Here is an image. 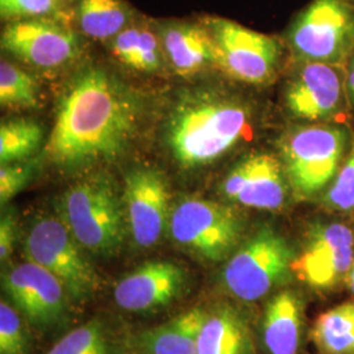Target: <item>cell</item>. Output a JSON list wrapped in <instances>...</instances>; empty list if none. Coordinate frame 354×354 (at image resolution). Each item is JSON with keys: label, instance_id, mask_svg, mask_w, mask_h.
<instances>
[{"label": "cell", "instance_id": "cell-1", "mask_svg": "<svg viewBox=\"0 0 354 354\" xmlns=\"http://www.w3.org/2000/svg\"><path fill=\"white\" fill-rule=\"evenodd\" d=\"M140 121L134 91L102 67L84 68L59 97L46 156L64 169L112 162L127 151Z\"/></svg>", "mask_w": 354, "mask_h": 354}, {"label": "cell", "instance_id": "cell-2", "mask_svg": "<svg viewBox=\"0 0 354 354\" xmlns=\"http://www.w3.org/2000/svg\"><path fill=\"white\" fill-rule=\"evenodd\" d=\"M251 111L239 99L212 89L184 93L167 121L165 140L185 169L212 165L245 138Z\"/></svg>", "mask_w": 354, "mask_h": 354}, {"label": "cell", "instance_id": "cell-3", "mask_svg": "<svg viewBox=\"0 0 354 354\" xmlns=\"http://www.w3.org/2000/svg\"><path fill=\"white\" fill-rule=\"evenodd\" d=\"M61 206L64 223L86 251L112 256L122 247L129 228L125 203L109 177L79 180L64 192Z\"/></svg>", "mask_w": 354, "mask_h": 354}, {"label": "cell", "instance_id": "cell-4", "mask_svg": "<svg viewBox=\"0 0 354 354\" xmlns=\"http://www.w3.org/2000/svg\"><path fill=\"white\" fill-rule=\"evenodd\" d=\"M348 134L336 125L289 129L279 140V155L290 189L298 198H314L328 189L346 156Z\"/></svg>", "mask_w": 354, "mask_h": 354}, {"label": "cell", "instance_id": "cell-5", "mask_svg": "<svg viewBox=\"0 0 354 354\" xmlns=\"http://www.w3.org/2000/svg\"><path fill=\"white\" fill-rule=\"evenodd\" d=\"M295 257L297 253L283 235L263 226L230 256L222 282L241 301L261 299L291 279Z\"/></svg>", "mask_w": 354, "mask_h": 354}, {"label": "cell", "instance_id": "cell-6", "mask_svg": "<svg viewBox=\"0 0 354 354\" xmlns=\"http://www.w3.org/2000/svg\"><path fill=\"white\" fill-rule=\"evenodd\" d=\"M168 231L183 251L206 263H221L239 245L244 223L231 206L185 197L172 209Z\"/></svg>", "mask_w": 354, "mask_h": 354}, {"label": "cell", "instance_id": "cell-7", "mask_svg": "<svg viewBox=\"0 0 354 354\" xmlns=\"http://www.w3.org/2000/svg\"><path fill=\"white\" fill-rule=\"evenodd\" d=\"M288 41L304 62L340 67L354 55L352 0H311L291 21Z\"/></svg>", "mask_w": 354, "mask_h": 354}, {"label": "cell", "instance_id": "cell-8", "mask_svg": "<svg viewBox=\"0 0 354 354\" xmlns=\"http://www.w3.org/2000/svg\"><path fill=\"white\" fill-rule=\"evenodd\" d=\"M24 250L29 261L64 283L70 298L82 301L97 290L99 276L62 218H36L26 234Z\"/></svg>", "mask_w": 354, "mask_h": 354}, {"label": "cell", "instance_id": "cell-9", "mask_svg": "<svg viewBox=\"0 0 354 354\" xmlns=\"http://www.w3.org/2000/svg\"><path fill=\"white\" fill-rule=\"evenodd\" d=\"M203 24L214 42L215 66L247 84H268L279 68L281 46L274 37L223 17H207Z\"/></svg>", "mask_w": 354, "mask_h": 354}, {"label": "cell", "instance_id": "cell-10", "mask_svg": "<svg viewBox=\"0 0 354 354\" xmlns=\"http://www.w3.org/2000/svg\"><path fill=\"white\" fill-rule=\"evenodd\" d=\"M353 263V230L342 222H315L306 231L292 272L313 289L333 290L348 281Z\"/></svg>", "mask_w": 354, "mask_h": 354}, {"label": "cell", "instance_id": "cell-11", "mask_svg": "<svg viewBox=\"0 0 354 354\" xmlns=\"http://www.w3.org/2000/svg\"><path fill=\"white\" fill-rule=\"evenodd\" d=\"M1 49L21 62L41 70L71 64L80 55L82 41L67 20L38 17L6 23Z\"/></svg>", "mask_w": 354, "mask_h": 354}, {"label": "cell", "instance_id": "cell-12", "mask_svg": "<svg viewBox=\"0 0 354 354\" xmlns=\"http://www.w3.org/2000/svg\"><path fill=\"white\" fill-rule=\"evenodd\" d=\"M3 290L36 327L53 328L67 317V291L49 270L32 261L13 266L3 276Z\"/></svg>", "mask_w": 354, "mask_h": 354}, {"label": "cell", "instance_id": "cell-13", "mask_svg": "<svg viewBox=\"0 0 354 354\" xmlns=\"http://www.w3.org/2000/svg\"><path fill=\"white\" fill-rule=\"evenodd\" d=\"M124 203L129 231L140 248L155 245L169 226V189L165 175L140 167L125 177Z\"/></svg>", "mask_w": 354, "mask_h": 354}, {"label": "cell", "instance_id": "cell-14", "mask_svg": "<svg viewBox=\"0 0 354 354\" xmlns=\"http://www.w3.org/2000/svg\"><path fill=\"white\" fill-rule=\"evenodd\" d=\"M289 188L279 159L270 153H252L230 171L222 183V194L244 207L277 212L285 206Z\"/></svg>", "mask_w": 354, "mask_h": 354}, {"label": "cell", "instance_id": "cell-15", "mask_svg": "<svg viewBox=\"0 0 354 354\" xmlns=\"http://www.w3.org/2000/svg\"><path fill=\"white\" fill-rule=\"evenodd\" d=\"M304 64L286 88L285 104L297 118L329 120L340 112L346 89L340 67L317 62Z\"/></svg>", "mask_w": 354, "mask_h": 354}, {"label": "cell", "instance_id": "cell-16", "mask_svg": "<svg viewBox=\"0 0 354 354\" xmlns=\"http://www.w3.org/2000/svg\"><path fill=\"white\" fill-rule=\"evenodd\" d=\"M187 281V272L175 263H146L115 285L114 299L127 311H149L176 299Z\"/></svg>", "mask_w": 354, "mask_h": 354}, {"label": "cell", "instance_id": "cell-17", "mask_svg": "<svg viewBox=\"0 0 354 354\" xmlns=\"http://www.w3.org/2000/svg\"><path fill=\"white\" fill-rule=\"evenodd\" d=\"M167 61L177 75L193 76L215 64L213 37L205 24L167 20L156 24Z\"/></svg>", "mask_w": 354, "mask_h": 354}, {"label": "cell", "instance_id": "cell-18", "mask_svg": "<svg viewBox=\"0 0 354 354\" xmlns=\"http://www.w3.org/2000/svg\"><path fill=\"white\" fill-rule=\"evenodd\" d=\"M304 328V304L294 290H283L268 302L263 340L270 354H298Z\"/></svg>", "mask_w": 354, "mask_h": 354}, {"label": "cell", "instance_id": "cell-19", "mask_svg": "<svg viewBox=\"0 0 354 354\" xmlns=\"http://www.w3.org/2000/svg\"><path fill=\"white\" fill-rule=\"evenodd\" d=\"M197 354H253L248 327L232 307L209 313L198 337Z\"/></svg>", "mask_w": 354, "mask_h": 354}, {"label": "cell", "instance_id": "cell-20", "mask_svg": "<svg viewBox=\"0 0 354 354\" xmlns=\"http://www.w3.org/2000/svg\"><path fill=\"white\" fill-rule=\"evenodd\" d=\"M111 49L121 64L138 73L158 71L165 58L156 26L136 20L111 41Z\"/></svg>", "mask_w": 354, "mask_h": 354}, {"label": "cell", "instance_id": "cell-21", "mask_svg": "<svg viewBox=\"0 0 354 354\" xmlns=\"http://www.w3.org/2000/svg\"><path fill=\"white\" fill-rule=\"evenodd\" d=\"M209 315L193 308L156 328L140 335V346L147 354H197L198 337Z\"/></svg>", "mask_w": 354, "mask_h": 354}, {"label": "cell", "instance_id": "cell-22", "mask_svg": "<svg viewBox=\"0 0 354 354\" xmlns=\"http://www.w3.org/2000/svg\"><path fill=\"white\" fill-rule=\"evenodd\" d=\"M73 17L79 32L96 41H112L134 21L125 0H74Z\"/></svg>", "mask_w": 354, "mask_h": 354}, {"label": "cell", "instance_id": "cell-23", "mask_svg": "<svg viewBox=\"0 0 354 354\" xmlns=\"http://www.w3.org/2000/svg\"><path fill=\"white\" fill-rule=\"evenodd\" d=\"M320 354H354V302L337 304L317 317L311 330Z\"/></svg>", "mask_w": 354, "mask_h": 354}, {"label": "cell", "instance_id": "cell-24", "mask_svg": "<svg viewBox=\"0 0 354 354\" xmlns=\"http://www.w3.org/2000/svg\"><path fill=\"white\" fill-rule=\"evenodd\" d=\"M45 137L44 127L29 118H13L0 127L1 165L30 159L41 147Z\"/></svg>", "mask_w": 354, "mask_h": 354}, {"label": "cell", "instance_id": "cell-25", "mask_svg": "<svg viewBox=\"0 0 354 354\" xmlns=\"http://www.w3.org/2000/svg\"><path fill=\"white\" fill-rule=\"evenodd\" d=\"M0 102L7 108L24 109L39 105L37 83L33 76L7 59L0 62Z\"/></svg>", "mask_w": 354, "mask_h": 354}, {"label": "cell", "instance_id": "cell-26", "mask_svg": "<svg viewBox=\"0 0 354 354\" xmlns=\"http://www.w3.org/2000/svg\"><path fill=\"white\" fill-rule=\"evenodd\" d=\"M73 4L74 0H0V16L6 23L38 17L67 20Z\"/></svg>", "mask_w": 354, "mask_h": 354}, {"label": "cell", "instance_id": "cell-27", "mask_svg": "<svg viewBox=\"0 0 354 354\" xmlns=\"http://www.w3.org/2000/svg\"><path fill=\"white\" fill-rule=\"evenodd\" d=\"M46 354H112L105 330L97 322L73 329Z\"/></svg>", "mask_w": 354, "mask_h": 354}, {"label": "cell", "instance_id": "cell-28", "mask_svg": "<svg viewBox=\"0 0 354 354\" xmlns=\"http://www.w3.org/2000/svg\"><path fill=\"white\" fill-rule=\"evenodd\" d=\"M322 203L329 212L354 214V145L324 192Z\"/></svg>", "mask_w": 354, "mask_h": 354}, {"label": "cell", "instance_id": "cell-29", "mask_svg": "<svg viewBox=\"0 0 354 354\" xmlns=\"http://www.w3.org/2000/svg\"><path fill=\"white\" fill-rule=\"evenodd\" d=\"M30 339L19 310L6 301L0 304V354H28Z\"/></svg>", "mask_w": 354, "mask_h": 354}, {"label": "cell", "instance_id": "cell-30", "mask_svg": "<svg viewBox=\"0 0 354 354\" xmlns=\"http://www.w3.org/2000/svg\"><path fill=\"white\" fill-rule=\"evenodd\" d=\"M37 160L26 159L0 167V203L6 206L16 194L26 188L36 175Z\"/></svg>", "mask_w": 354, "mask_h": 354}, {"label": "cell", "instance_id": "cell-31", "mask_svg": "<svg viewBox=\"0 0 354 354\" xmlns=\"http://www.w3.org/2000/svg\"><path fill=\"white\" fill-rule=\"evenodd\" d=\"M17 238V222L12 212H7L1 216L0 222V260L10 259Z\"/></svg>", "mask_w": 354, "mask_h": 354}, {"label": "cell", "instance_id": "cell-32", "mask_svg": "<svg viewBox=\"0 0 354 354\" xmlns=\"http://www.w3.org/2000/svg\"><path fill=\"white\" fill-rule=\"evenodd\" d=\"M345 87H346V92H348L349 99L354 104V59H352V62L349 64L348 75L345 77Z\"/></svg>", "mask_w": 354, "mask_h": 354}, {"label": "cell", "instance_id": "cell-33", "mask_svg": "<svg viewBox=\"0 0 354 354\" xmlns=\"http://www.w3.org/2000/svg\"><path fill=\"white\" fill-rule=\"evenodd\" d=\"M348 285H349V288H351V290L354 294V263L353 266H352V269H351V273H349V277H348Z\"/></svg>", "mask_w": 354, "mask_h": 354}, {"label": "cell", "instance_id": "cell-34", "mask_svg": "<svg viewBox=\"0 0 354 354\" xmlns=\"http://www.w3.org/2000/svg\"><path fill=\"white\" fill-rule=\"evenodd\" d=\"M352 1H353V4H354V0H352Z\"/></svg>", "mask_w": 354, "mask_h": 354}]
</instances>
